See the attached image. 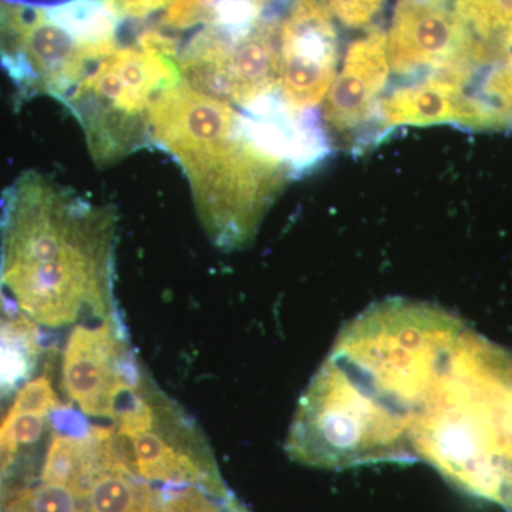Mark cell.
I'll list each match as a JSON object with an SVG mask.
<instances>
[{
  "mask_svg": "<svg viewBox=\"0 0 512 512\" xmlns=\"http://www.w3.org/2000/svg\"><path fill=\"white\" fill-rule=\"evenodd\" d=\"M117 214L36 171L0 202V286L36 325L84 315L119 320L114 303Z\"/></svg>",
  "mask_w": 512,
  "mask_h": 512,
  "instance_id": "1",
  "label": "cell"
},
{
  "mask_svg": "<svg viewBox=\"0 0 512 512\" xmlns=\"http://www.w3.org/2000/svg\"><path fill=\"white\" fill-rule=\"evenodd\" d=\"M148 131L151 146L183 168L202 227L218 248L248 244L296 173L252 136L244 114L183 80L151 101Z\"/></svg>",
  "mask_w": 512,
  "mask_h": 512,
  "instance_id": "2",
  "label": "cell"
},
{
  "mask_svg": "<svg viewBox=\"0 0 512 512\" xmlns=\"http://www.w3.org/2000/svg\"><path fill=\"white\" fill-rule=\"evenodd\" d=\"M181 82L171 57L141 46L117 47L63 101L82 124L94 163L106 167L151 146L148 109Z\"/></svg>",
  "mask_w": 512,
  "mask_h": 512,
  "instance_id": "3",
  "label": "cell"
},
{
  "mask_svg": "<svg viewBox=\"0 0 512 512\" xmlns=\"http://www.w3.org/2000/svg\"><path fill=\"white\" fill-rule=\"evenodd\" d=\"M121 463L148 483L195 485L229 497L204 437L183 410L147 382L114 419Z\"/></svg>",
  "mask_w": 512,
  "mask_h": 512,
  "instance_id": "4",
  "label": "cell"
},
{
  "mask_svg": "<svg viewBox=\"0 0 512 512\" xmlns=\"http://www.w3.org/2000/svg\"><path fill=\"white\" fill-rule=\"evenodd\" d=\"M101 59L50 18L46 6L0 0V66L20 101L49 96L63 103Z\"/></svg>",
  "mask_w": 512,
  "mask_h": 512,
  "instance_id": "5",
  "label": "cell"
},
{
  "mask_svg": "<svg viewBox=\"0 0 512 512\" xmlns=\"http://www.w3.org/2000/svg\"><path fill=\"white\" fill-rule=\"evenodd\" d=\"M281 22L265 18L248 35L198 30L178 50L181 80L194 92L247 109L281 89Z\"/></svg>",
  "mask_w": 512,
  "mask_h": 512,
  "instance_id": "6",
  "label": "cell"
},
{
  "mask_svg": "<svg viewBox=\"0 0 512 512\" xmlns=\"http://www.w3.org/2000/svg\"><path fill=\"white\" fill-rule=\"evenodd\" d=\"M62 373L64 392L82 413L113 420L147 382L120 319L76 326L64 349Z\"/></svg>",
  "mask_w": 512,
  "mask_h": 512,
  "instance_id": "7",
  "label": "cell"
},
{
  "mask_svg": "<svg viewBox=\"0 0 512 512\" xmlns=\"http://www.w3.org/2000/svg\"><path fill=\"white\" fill-rule=\"evenodd\" d=\"M281 96L298 113L323 103L340 60L339 35L322 0H293L281 22Z\"/></svg>",
  "mask_w": 512,
  "mask_h": 512,
  "instance_id": "8",
  "label": "cell"
},
{
  "mask_svg": "<svg viewBox=\"0 0 512 512\" xmlns=\"http://www.w3.org/2000/svg\"><path fill=\"white\" fill-rule=\"evenodd\" d=\"M390 72L383 30H369L350 43L322 103L323 126L338 146H355L365 127L377 121Z\"/></svg>",
  "mask_w": 512,
  "mask_h": 512,
  "instance_id": "9",
  "label": "cell"
},
{
  "mask_svg": "<svg viewBox=\"0 0 512 512\" xmlns=\"http://www.w3.org/2000/svg\"><path fill=\"white\" fill-rule=\"evenodd\" d=\"M377 123L379 136L399 127L453 124L473 131L510 127L503 111L476 90L434 73L384 94Z\"/></svg>",
  "mask_w": 512,
  "mask_h": 512,
  "instance_id": "10",
  "label": "cell"
},
{
  "mask_svg": "<svg viewBox=\"0 0 512 512\" xmlns=\"http://www.w3.org/2000/svg\"><path fill=\"white\" fill-rule=\"evenodd\" d=\"M386 40L396 76L443 72L460 42L453 0H397Z\"/></svg>",
  "mask_w": 512,
  "mask_h": 512,
  "instance_id": "11",
  "label": "cell"
},
{
  "mask_svg": "<svg viewBox=\"0 0 512 512\" xmlns=\"http://www.w3.org/2000/svg\"><path fill=\"white\" fill-rule=\"evenodd\" d=\"M453 9L460 69L476 79L483 67L512 56V0H453Z\"/></svg>",
  "mask_w": 512,
  "mask_h": 512,
  "instance_id": "12",
  "label": "cell"
},
{
  "mask_svg": "<svg viewBox=\"0 0 512 512\" xmlns=\"http://www.w3.org/2000/svg\"><path fill=\"white\" fill-rule=\"evenodd\" d=\"M271 0H175L163 16L171 30L202 28L228 36H244L262 20Z\"/></svg>",
  "mask_w": 512,
  "mask_h": 512,
  "instance_id": "13",
  "label": "cell"
},
{
  "mask_svg": "<svg viewBox=\"0 0 512 512\" xmlns=\"http://www.w3.org/2000/svg\"><path fill=\"white\" fill-rule=\"evenodd\" d=\"M83 500L86 512H165L160 488L123 463L99 468L84 487Z\"/></svg>",
  "mask_w": 512,
  "mask_h": 512,
  "instance_id": "14",
  "label": "cell"
},
{
  "mask_svg": "<svg viewBox=\"0 0 512 512\" xmlns=\"http://www.w3.org/2000/svg\"><path fill=\"white\" fill-rule=\"evenodd\" d=\"M43 352L42 333L8 298L0 312V396L28 382Z\"/></svg>",
  "mask_w": 512,
  "mask_h": 512,
  "instance_id": "15",
  "label": "cell"
},
{
  "mask_svg": "<svg viewBox=\"0 0 512 512\" xmlns=\"http://www.w3.org/2000/svg\"><path fill=\"white\" fill-rule=\"evenodd\" d=\"M46 9L50 18L96 55L106 57L119 47L121 20L101 0H66Z\"/></svg>",
  "mask_w": 512,
  "mask_h": 512,
  "instance_id": "16",
  "label": "cell"
},
{
  "mask_svg": "<svg viewBox=\"0 0 512 512\" xmlns=\"http://www.w3.org/2000/svg\"><path fill=\"white\" fill-rule=\"evenodd\" d=\"M165 512H227V500L215 497L195 485L163 484Z\"/></svg>",
  "mask_w": 512,
  "mask_h": 512,
  "instance_id": "17",
  "label": "cell"
},
{
  "mask_svg": "<svg viewBox=\"0 0 512 512\" xmlns=\"http://www.w3.org/2000/svg\"><path fill=\"white\" fill-rule=\"evenodd\" d=\"M47 416L9 409L0 423V441L19 451L20 446H32L45 431Z\"/></svg>",
  "mask_w": 512,
  "mask_h": 512,
  "instance_id": "18",
  "label": "cell"
},
{
  "mask_svg": "<svg viewBox=\"0 0 512 512\" xmlns=\"http://www.w3.org/2000/svg\"><path fill=\"white\" fill-rule=\"evenodd\" d=\"M62 406V402L53 389L52 380L49 376L43 375L29 380L20 387L10 409L49 417Z\"/></svg>",
  "mask_w": 512,
  "mask_h": 512,
  "instance_id": "19",
  "label": "cell"
},
{
  "mask_svg": "<svg viewBox=\"0 0 512 512\" xmlns=\"http://www.w3.org/2000/svg\"><path fill=\"white\" fill-rule=\"evenodd\" d=\"M478 94L503 111L512 126V56L495 63L488 70Z\"/></svg>",
  "mask_w": 512,
  "mask_h": 512,
  "instance_id": "20",
  "label": "cell"
},
{
  "mask_svg": "<svg viewBox=\"0 0 512 512\" xmlns=\"http://www.w3.org/2000/svg\"><path fill=\"white\" fill-rule=\"evenodd\" d=\"M330 15L352 29H363L375 22L386 0H322Z\"/></svg>",
  "mask_w": 512,
  "mask_h": 512,
  "instance_id": "21",
  "label": "cell"
},
{
  "mask_svg": "<svg viewBox=\"0 0 512 512\" xmlns=\"http://www.w3.org/2000/svg\"><path fill=\"white\" fill-rule=\"evenodd\" d=\"M120 20L143 19L170 8L175 0H101Z\"/></svg>",
  "mask_w": 512,
  "mask_h": 512,
  "instance_id": "22",
  "label": "cell"
},
{
  "mask_svg": "<svg viewBox=\"0 0 512 512\" xmlns=\"http://www.w3.org/2000/svg\"><path fill=\"white\" fill-rule=\"evenodd\" d=\"M227 510L228 512H249L247 508L244 507L237 498L234 497V495H231V497L228 498L227 501Z\"/></svg>",
  "mask_w": 512,
  "mask_h": 512,
  "instance_id": "23",
  "label": "cell"
},
{
  "mask_svg": "<svg viewBox=\"0 0 512 512\" xmlns=\"http://www.w3.org/2000/svg\"><path fill=\"white\" fill-rule=\"evenodd\" d=\"M5 512H28V511L23 510V508L19 507L18 504H15V503H13V501L9 500L8 503H6Z\"/></svg>",
  "mask_w": 512,
  "mask_h": 512,
  "instance_id": "24",
  "label": "cell"
},
{
  "mask_svg": "<svg viewBox=\"0 0 512 512\" xmlns=\"http://www.w3.org/2000/svg\"><path fill=\"white\" fill-rule=\"evenodd\" d=\"M2 494V493H0ZM0 512H2V497H0Z\"/></svg>",
  "mask_w": 512,
  "mask_h": 512,
  "instance_id": "25",
  "label": "cell"
}]
</instances>
